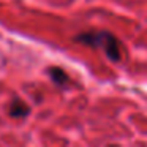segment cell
I'll return each instance as SVG.
<instances>
[{
	"instance_id": "cell-3",
	"label": "cell",
	"mask_w": 147,
	"mask_h": 147,
	"mask_svg": "<svg viewBox=\"0 0 147 147\" xmlns=\"http://www.w3.org/2000/svg\"><path fill=\"white\" fill-rule=\"evenodd\" d=\"M49 76H51V79L54 81V84L55 86H60V87H63V86H67L68 82H70V78H68V74L65 73L62 68H49Z\"/></svg>"
},
{
	"instance_id": "cell-2",
	"label": "cell",
	"mask_w": 147,
	"mask_h": 147,
	"mask_svg": "<svg viewBox=\"0 0 147 147\" xmlns=\"http://www.w3.org/2000/svg\"><path fill=\"white\" fill-rule=\"evenodd\" d=\"M8 109H10V115H13V117H26L30 112V108L19 98H14Z\"/></svg>"
},
{
	"instance_id": "cell-1",
	"label": "cell",
	"mask_w": 147,
	"mask_h": 147,
	"mask_svg": "<svg viewBox=\"0 0 147 147\" xmlns=\"http://www.w3.org/2000/svg\"><path fill=\"white\" fill-rule=\"evenodd\" d=\"M74 40L79 43H84L87 46H92V48L103 49L106 57L112 62H119L122 59L120 41L111 32H105V30H100V32H82Z\"/></svg>"
}]
</instances>
